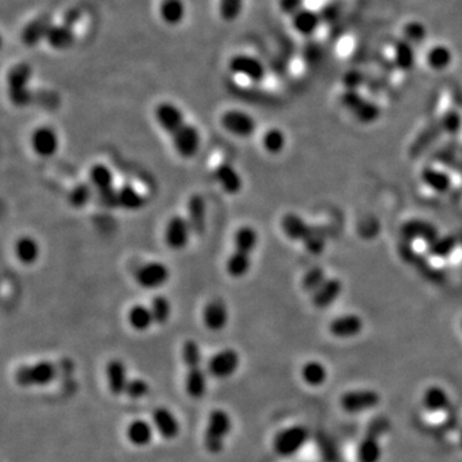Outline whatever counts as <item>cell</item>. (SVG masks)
<instances>
[{"mask_svg": "<svg viewBox=\"0 0 462 462\" xmlns=\"http://www.w3.org/2000/svg\"><path fill=\"white\" fill-rule=\"evenodd\" d=\"M106 376H107L108 388L113 396H121L126 390V385L129 383L127 376V367L124 361L115 358L111 360L106 366Z\"/></svg>", "mask_w": 462, "mask_h": 462, "instance_id": "21", "label": "cell"}, {"mask_svg": "<svg viewBox=\"0 0 462 462\" xmlns=\"http://www.w3.org/2000/svg\"><path fill=\"white\" fill-rule=\"evenodd\" d=\"M229 70L231 74H239L252 83H261L266 77V67L264 63L250 54L239 53L230 58Z\"/></svg>", "mask_w": 462, "mask_h": 462, "instance_id": "9", "label": "cell"}, {"mask_svg": "<svg viewBox=\"0 0 462 462\" xmlns=\"http://www.w3.org/2000/svg\"><path fill=\"white\" fill-rule=\"evenodd\" d=\"M215 180L220 188L228 194H238L243 189V177L235 166L230 162H223L217 166L214 171Z\"/></svg>", "mask_w": 462, "mask_h": 462, "instance_id": "18", "label": "cell"}, {"mask_svg": "<svg viewBox=\"0 0 462 462\" xmlns=\"http://www.w3.org/2000/svg\"><path fill=\"white\" fill-rule=\"evenodd\" d=\"M145 197L132 184H124L117 188V207L129 212L141 211L145 207Z\"/></svg>", "mask_w": 462, "mask_h": 462, "instance_id": "28", "label": "cell"}, {"mask_svg": "<svg viewBox=\"0 0 462 462\" xmlns=\"http://www.w3.org/2000/svg\"><path fill=\"white\" fill-rule=\"evenodd\" d=\"M252 269V255L234 249L226 258L225 270L231 278L241 279L247 276Z\"/></svg>", "mask_w": 462, "mask_h": 462, "instance_id": "32", "label": "cell"}, {"mask_svg": "<svg viewBox=\"0 0 462 462\" xmlns=\"http://www.w3.org/2000/svg\"><path fill=\"white\" fill-rule=\"evenodd\" d=\"M365 77L360 71H349L343 76V85L348 90L358 91V89L365 85Z\"/></svg>", "mask_w": 462, "mask_h": 462, "instance_id": "55", "label": "cell"}, {"mask_svg": "<svg viewBox=\"0 0 462 462\" xmlns=\"http://www.w3.org/2000/svg\"><path fill=\"white\" fill-rule=\"evenodd\" d=\"M170 138L173 141V149L179 157L190 159L197 156L202 144V135L197 126L186 122Z\"/></svg>", "mask_w": 462, "mask_h": 462, "instance_id": "6", "label": "cell"}, {"mask_svg": "<svg viewBox=\"0 0 462 462\" xmlns=\"http://www.w3.org/2000/svg\"><path fill=\"white\" fill-rule=\"evenodd\" d=\"M302 378L310 387H321L328 379V370L321 363L310 361L302 367Z\"/></svg>", "mask_w": 462, "mask_h": 462, "instance_id": "40", "label": "cell"}, {"mask_svg": "<svg viewBox=\"0 0 462 462\" xmlns=\"http://www.w3.org/2000/svg\"><path fill=\"white\" fill-rule=\"evenodd\" d=\"M150 311L154 319V324L165 325L173 314V305L166 296H156L150 301Z\"/></svg>", "mask_w": 462, "mask_h": 462, "instance_id": "43", "label": "cell"}, {"mask_svg": "<svg viewBox=\"0 0 462 462\" xmlns=\"http://www.w3.org/2000/svg\"><path fill=\"white\" fill-rule=\"evenodd\" d=\"M186 218L189 221L193 234H205L207 226V205L203 197H200L199 194L191 196L188 200Z\"/></svg>", "mask_w": 462, "mask_h": 462, "instance_id": "23", "label": "cell"}, {"mask_svg": "<svg viewBox=\"0 0 462 462\" xmlns=\"http://www.w3.org/2000/svg\"><path fill=\"white\" fill-rule=\"evenodd\" d=\"M262 147L270 154H279L287 147V136L280 129L271 127L262 135Z\"/></svg>", "mask_w": 462, "mask_h": 462, "instance_id": "41", "label": "cell"}, {"mask_svg": "<svg viewBox=\"0 0 462 462\" xmlns=\"http://www.w3.org/2000/svg\"><path fill=\"white\" fill-rule=\"evenodd\" d=\"M231 429L232 420L229 413L223 410L212 411L208 417L203 439L207 451L212 454H221Z\"/></svg>", "mask_w": 462, "mask_h": 462, "instance_id": "2", "label": "cell"}, {"mask_svg": "<svg viewBox=\"0 0 462 462\" xmlns=\"http://www.w3.org/2000/svg\"><path fill=\"white\" fill-rule=\"evenodd\" d=\"M59 135L51 126H39L31 134V148L39 157H53L59 149Z\"/></svg>", "mask_w": 462, "mask_h": 462, "instance_id": "12", "label": "cell"}, {"mask_svg": "<svg viewBox=\"0 0 462 462\" xmlns=\"http://www.w3.org/2000/svg\"><path fill=\"white\" fill-rule=\"evenodd\" d=\"M321 25V19L317 12L311 9L303 8L290 17V26L294 33L302 38H311L317 33Z\"/></svg>", "mask_w": 462, "mask_h": 462, "instance_id": "20", "label": "cell"}, {"mask_svg": "<svg viewBox=\"0 0 462 462\" xmlns=\"http://www.w3.org/2000/svg\"><path fill=\"white\" fill-rule=\"evenodd\" d=\"M229 308L220 298L208 301L202 310V321L209 331L223 330L229 324Z\"/></svg>", "mask_w": 462, "mask_h": 462, "instance_id": "14", "label": "cell"}, {"mask_svg": "<svg viewBox=\"0 0 462 462\" xmlns=\"http://www.w3.org/2000/svg\"><path fill=\"white\" fill-rule=\"evenodd\" d=\"M220 124L223 130L232 136L240 139H248L256 132L257 122L255 117L241 109H228L223 112Z\"/></svg>", "mask_w": 462, "mask_h": 462, "instance_id": "5", "label": "cell"}, {"mask_svg": "<svg viewBox=\"0 0 462 462\" xmlns=\"http://www.w3.org/2000/svg\"><path fill=\"white\" fill-rule=\"evenodd\" d=\"M462 117L457 111H448L447 113L442 116L439 127L443 132L448 135H456L461 130Z\"/></svg>", "mask_w": 462, "mask_h": 462, "instance_id": "51", "label": "cell"}, {"mask_svg": "<svg viewBox=\"0 0 462 462\" xmlns=\"http://www.w3.org/2000/svg\"><path fill=\"white\" fill-rule=\"evenodd\" d=\"M308 439V431L303 427H290L279 431L273 438V446L275 452L282 457H290L297 454L305 446Z\"/></svg>", "mask_w": 462, "mask_h": 462, "instance_id": "8", "label": "cell"}, {"mask_svg": "<svg viewBox=\"0 0 462 462\" xmlns=\"http://www.w3.org/2000/svg\"><path fill=\"white\" fill-rule=\"evenodd\" d=\"M401 234H402L404 239L410 240V241L422 240V241L427 243V246L439 237L437 228L431 223L422 221V220L407 221L402 226Z\"/></svg>", "mask_w": 462, "mask_h": 462, "instance_id": "24", "label": "cell"}, {"mask_svg": "<svg viewBox=\"0 0 462 462\" xmlns=\"http://www.w3.org/2000/svg\"><path fill=\"white\" fill-rule=\"evenodd\" d=\"M158 126L170 136L186 124L182 108L171 102H162L154 111Z\"/></svg>", "mask_w": 462, "mask_h": 462, "instance_id": "15", "label": "cell"}, {"mask_svg": "<svg viewBox=\"0 0 462 462\" xmlns=\"http://www.w3.org/2000/svg\"><path fill=\"white\" fill-rule=\"evenodd\" d=\"M460 443H461V447H462V431H461V436H460Z\"/></svg>", "mask_w": 462, "mask_h": 462, "instance_id": "57", "label": "cell"}, {"mask_svg": "<svg viewBox=\"0 0 462 462\" xmlns=\"http://www.w3.org/2000/svg\"><path fill=\"white\" fill-rule=\"evenodd\" d=\"M343 284L339 279L329 278L324 282L321 288L312 294V303L316 308H326L333 305L342 294Z\"/></svg>", "mask_w": 462, "mask_h": 462, "instance_id": "30", "label": "cell"}, {"mask_svg": "<svg viewBox=\"0 0 462 462\" xmlns=\"http://www.w3.org/2000/svg\"><path fill=\"white\" fill-rule=\"evenodd\" d=\"M329 278L326 276L325 270L321 267H312L310 269L307 273H305L303 279H302V287L305 289V292H308L311 294H314V292H317L319 289L321 288L324 282L328 280Z\"/></svg>", "mask_w": 462, "mask_h": 462, "instance_id": "49", "label": "cell"}, {"mask_svg": "<svg viewBox=\"0 0 462 462\" xmlns=\"http://www.w3.org/2000/svg\"><path fill=\"white\" fill-rule=\"evenodd\" d=\"M258 246V232L252 226H241L234 234V249L252 255Z\"/></svg>", "mask_w": 462, "mask_h": 462, "instance_id": "38", "label": "cell"}, {"mask_svg": "<svg viewBox=\"0 0 462 462\" xmlns=\"http://www.w3.org/2000/svg\"><path fill=\"white\" fill-rule=\"evenodd\" d=\"M33 77V68L25 62L17 63L7 74V89L9 100L13 106L24 108L31 103L30 81Z\"/></svg>", "mask_w": 462, "mask_h": 462, "instance_id": "1", "label": "cell"}, {"mask_svg": "<svg viewBox=\"0 0 462 462\" xmlns=\"http://www.w3.org/2000/svg\"><path fill=\"white\" fill-rule=\"evenodd\" d=\"M244 8V0H218V15L225 22H234Z\"/></svg>", "mask_w": 462, "mask_h": 462, "instance_id": "47", "label": "cell"}, {"mask_svg": "<svg viewBox=\"0 0 462 462\" xmlns=\"http://www.w3.org/2000/svg\"><path fill=\"white\" fill-rule=\"evenodd\" d=\"M127 322L132 330L139 333L149 330L150 326L154 324L150 307L141 303L132 305L127 311Z\"/></svg>", "mask_w": 462, "mask_h": 462, "instance_id": "34", "label": "cell"}, {"mask_svg": "<svg viewBox=\"0 0 462 462\" xmlns=\"http://www.w3.org/2000/svg\"><path fill=\"white\" fill-rule=\"evenodd\" d=\"M182 363L186 369L202 366V351L196 340H186L182 348Z\"/></svg>", "mask_w": 462, "mask_h": 462, "instance_id": "48", "label": "cell"}, {"mask_svg": "<svg viewBox=\"0 0 462 462\" xmlns=\"http://www.w3.org/2000/svg\"><path fill=\"white\" fill-rule=\"evenodd\" d=\"M305 244V250H308L311 255H320L324 252L326 241H325V237L312 228L311 234L308 235V238L303 241Z\"/></svg>", "mask_w": 462, "mask_h": 462, "instance_id": "53", "label": "cell"}, {"mask_svg": "<svg viewBox=\"0 0 462 462\" xmlns=\"http://www.w3.org/2000/svg\"><path fill=\"white\" fill-rule=\"evenodd\" d=\"M358 48V42L353 33H346L339 36L338 40L335 42L334 51L335 54L340 58H352L356 54Z\"/></svg>", "mask_w": 462, "mask_h": 462, "instance_id": "50", "label": "cell"}, {"mask_svg": "<svg viewBox=\"0 0 462 462\" xmlns=\"http://www.w3.org/2000/svg\"><path fill=\"white\" fill-rule=\"evenodd\" d=\"M74 38H76L74 26L62 21L61 24H54L51 26L45 42L51 49L63 51L70 49L74 45Z\"/></svg>", "mask_w": 462, "mask_h": 462, "instance_id": "25", "label": "cell"}, {"mask_svg": "<svg viewBox=\"0 0 462 462\" xmlns=\"http://www.w3.org/2000/svg\"><path fill=\"white\" fill-rule=\"evenodd\" d=\"M240 356L235 349L226 348L212 356L207 365V372L216 379H228L238 372Z\"/></svg>", "mask_w": 462, "mask_h": 462, "instance_id": "10", "label": "cell"}, {"mask_svg": "<svg viewBox=\"0 0 462 462\" xmlns=\"http://www.w3.org/2000/svg\"><path fill=\"white\" fill-rule=\"evenodd\" d=\"M363 329V320L355 314H343L330 322L329 330L337 338H353Z\"/></svg>", "mask_w": 462, "mask_h": 462, "instance_id": "22", "label": "cell"}, {"mask_svg": "<svg viewBox=\"0 0 462 462\" xmlns=\"http://www.w3.org/2000/svg\"><path fill=\"white\" fill-rule=\"evenodd\" d=\"M422 404L429 413H442L451 404L448 393L440 387H430L422 396Z\"/></svg>", "mask_w": 462, "mask_h": 462, "instance_id": "37", "label": "cell"}, {"mask_svg": "<svg viewBox=\"0 0 462 462\" xmlns=\"http://www.w3.org/2000/svg\"><path fill=\"white\" fill-rule=\"evenodd\" d=\"M89 182L98 193L104 206L117 207V188L112 170L104 164L91 166L89 171Z\"/></svg>", "mask_w": 462, "mask_h": 462, "instance_id": "4", "label": "cell"}, {"mask_svg": "<svg viewBox=\"0 0 462 462\" xmlns=\"http://www.w3.org/2000/svg\"><path fill=\"white\" fill-rule=\"evenodd\" d=\"M15 256L19 264L25 266H33L40 258L42 248L39 241L30 235H24L18 238L15 243Z\"/></svg>", "mask_w": 462, "mask_h": 462, "instance_id": "27", "label": "cell"}, {"mask_svg": "<svg viewBox=\"0 0 462 462\" xmlns=\"http://www.w3.org/2000/svg\"><path fill=\"white\" fill-rule=\"evenodd\" d=\"M185 376V389L191 398H202L207 392V375L202 366L186 369Z\"/></svg>", "mask_w": 462, "mask_h": 462, "instance_id": "36", "label": "cell"}, {"mask_svg": "<svg viewBox=\"0 0 462 462\" xmlns=\"http://www.w3.org/2000/svg\"><path fill=\"white\" fill-rule=\"evenodd\" d=\"M149 392L150 387L145 380L130 379L126 385L125 395L132 399H141L148 396Z\"/></svg>", "mask_w": 462, "mask_h": 462, "instance_id": "52", "label": "cell"}, {"mask_svg": "<svg viewBox=\"0 0 462 462\" xmlns=\"http://www.w3.org/2000/svg\"><path fill=\"white\" fill-rule=\"evenodd\" d=\"M154 436L153 425L145 420H134L126 429V437L132 446L147 447Z\"/></svg>", "mask_w": 462, "mask_h": 462, "instance_id": "33", "label": "cell"}, {"mask_svg": "<svg viewBox=\"0 0 462 462\" xmlns=\"http://www.w3.org/2000/svg\"><path fill=\"white\" fill-rule=\"evenodd\" d=\"M171 278V271L167 264L161 261H149L136 270L135 280L143 289L154 290L162 288Z\"/></svg>", "mask_w": 462, "mask_h": 462, "instance_id": "7", "label": "cell"}, {"mask_svg": "<svg viewBox=\"0 0 462 462\" xmlns=\"http://www.w3.org/2000/svg\"><path fill=\"white\" fill-rule=\"evenodd\" d=\"M53 24V18L48 13H42L31 19L21 31V42L27 48H35L42 42L47 40Z\"/></svg>", "mask_w": 462, "mask_h": 462, "instance_id": "13", "label": "cell"}, {"mask_svg": "<svg viewBox=\"0 0 462 462\" xmlns=\"http://www.w3.org/2000/svg\"><path fill=\"white\" fill-rule=\"evenodd\" d=\"M457 248V239L454 235H445L438 237L437 239L428 244L427 252L428 255L434 258H448L454 253Z\"/></svg>", "mask_w": 462, "mask_h": 462, "instance_id": "39", "label": "cell"}, {"mask_svg": "<svg viewBox=\"0 0 462 462\" xmlns=\"http://www.w3.org/2000/svg\"><path fill=\"white\" fill-rule=\"evenodd\" d=\"M356 118L363 122V124H372L374 121H376L380 117V108L376 103H374L372 100L365 99L361 100V103L355 108V111L352 112Z\"/></svg>", "mask_w": 462, "mask_h": 462, "instance_id": "46", "label": "cell"}, {"mask_svg": "<svg viewBox=\"0 0 462 462\" xmlns=\"http://www.w3.org/2000/svg\"><path fill=\"white\" fill-rule=\"evenodd\" d=\"M93 186L90 182H79L68 193V203L72 208L83 209L89 205L93 197Z\"/></svg>", "mask_w": 462, "mask_h": 462, "instance_id": "42", "label": "cell"}, {"mask_svg": "<svg viewBox=\"0 0 462 462\" xmlns=\"http://www.w3.org/2000/svg\"><path fill=\"white\" fill-rule=\"evenodd\" d=\"M413 66H415V53H413V45L402 42V40H398L396 42L395 67L402 70L404 72H407Z\"/></svg>", "mask_w": 462, "mask_h": 462, "instance_id": "45", "label": "cell"}, {"mask_svg": "<svg viewBox=\"0 0 462 462\" xmlns=\"http://www.w3.org/2000/svg\"><path fill=\"white\" fill-rule=\"evenodd\" d=\"M424 62L431 71H445L454 63V50L446 42H431L424 50Z\"/></svg>", "mask_w": 462, "mask_h": 462, "instance_id": "16", "label": "cell"}, {"mask_svg": "<svg viewBox=\"0 0 462 462\" xmlns=\"http://www.w3.org/2000/svg\"><path fill=\"white\" fill-rule=\"evenodd\" d=\"M153 427L159 436L167 440H173L180 434V422L177 417L166 407H158L152 415Z\"/></svg>", "mask_w": 462, "mask_h": 462, "instance_id": "19", "label": "cell"}, {"mask_svg": "<svg viewBox=\"0 0 462 462\" xmlns=\"http://www.w3.org/2000/svg\"><path fill=\"white\" fill-rule=\"evenodd\" d=\"M57 366L50 361L24 365L17 369L15 380L22 388L47 387L57 378Z\"/></svg>", "mask_w": 462, "mask_h": 462, "instance_id": "3", "label": "cell"}, {"mask_svg": "<svg viewBox=\"0 0 462 462\" xmlns=\"http://www.w3.org/2000/svg\"><path fill=\"white\" fill-rule=\"evenodd\" d=\"M281 230L288 239L303 243L311 234L312 226H310L308 223H305L303 217H301L297 214L289 212L281 218Z\"/></svg>", "mask_w": 462, "mask_h": 462, "instance_id": "26", "label": "cell"}, {"mask_svg": "<svg viewBox=\"0 0 462 462\" xmlns=\"http://www.w3.org/2000/svg\"><path fill=\"white\" fill-rule=\"evenodd\" d=\"M281 13L289 18L305 7V0H278Z\"/></svg>", "mask_w": 462, "mask_h": 462, "instance_id": "54", "label": "cell"}, {"mask_svg": "<svg viewBox=\"0 0 462 462\" xmlns=\"http://www.w3.org/2000/svg\"><path fill=\"white\" fill-rule=\"evenodd\" d=\"M381 457V448H380L378 438L372 434H367L363 443L358 447V459L361 462H379Z\"/></svg>", "mask_w": 462, "mask_h": 462, "instance_id": "44", "label": "cell"}, {"mask_svg": "<svg viewBox=\"0 0 462 462\" xmlns=\"http://www.w3.org/2000/svg\"><path fill=\"white\" fill-rule=\"evenodd\" d=\"M421 180L428 188L439 194H445L452 186V180L448 173L431 167H427L422 170Z\"/></svg>", "mask_w": 462, "mask_h": 462, "instance_id": "35", "label": "cell"}, {"mask_svg": "<svg viewBox=\"0 0 462 462\" xmlns=\"http://www.w3.org/2000/svg\"><path fill=\"white\" fill-rule=\"evenodd\" d=\"M379 402L380 397L376 392L363 389V390L348 392L342 397L340 404L346 413H363L366 410H372L374 407H376Z\"/></svg>", "mask_w": 462, "mask_h": 462, "instance_id": "17", "label": "cell"}, {"mask_svg": "<svg viewBox=\"0 0 462 462\" xmlns=\"http://www.w3.org/2000/svg\"><path fill=\"white\" fill-rule=\"evenodd\" d=\"M158 15L167 26L182 25L186 16V6L184 0H161Z\"/></svg>", "mask_w": 462, "mask_h": 462, "instance_id": "29", "label": "cell"}, {"mask_svg": "<svg viewBox=\"0 0 462 462\" xmlns=\"http://www.w3.org/2000/svg\"><path fill=\"white\" fill-rule=\"evenodd\" d=\"M191 235L193 230L186 216H173L166 223L164 238L167 247L173 250H182L188 247Z\"/></svg>", "mask_w": 462, "mask_h": 462, "instance_id": "11", "label": "cell"}, {"mask_svg": "<svg viewBox=\"0 0 462 462\" xmlns=\"http://www.w3.org/2000/svg\"><path fill=\"white\" fill-rule=\"evenodd\" d=\"M80 17H81V12L79 9L72 8L67 10L66 13H65L63 21L67 22V24H70V25L74 26L79 22Z\"/></svg>", "mask_w": 462, "mask_h": 462, "instance_id": "56", "label": "cell"}, {"mask_svg": "<svg viewBox=\"0 0 462 462\" xmlns=\"http://www.w3.org/2000/svg\"><path fill=\"white\" fill-rule=\"evenodd\" d=\"M398 33H399V40L407 42L413 47L424 42L428 36L427 26L416 18H408L402 21Z\"/></svg>", "mask_w": 462, "mask_h": 462, "instance_id": "31", "label": "cell"}, {"mask_svg": "<svg viewBox=\"0 0 462 462\" xmlns=\"http://www.w3.org/2000/svg\"><path fill=\"white\" fill-rule=\"evenodd\" d=\"M461 328H462V321H461Z\"/></svg>", "mask_w": 462, "mask_h": 462, "instance_id": "58", "label": "cell"}]
</instances>
